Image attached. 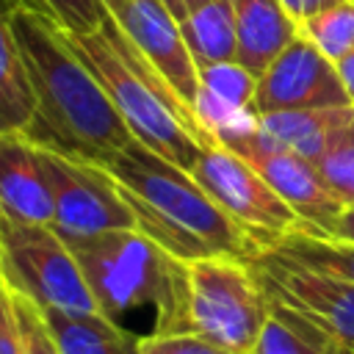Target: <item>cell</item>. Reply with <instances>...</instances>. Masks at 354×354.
Instances as JSON below:
<instances>
[{"mask_svg": "<svg viewBox=\"0 0 354 354\" xmlns=\"http://www.w3.org/2000/svg\"><path fill=\"white\" fill-rule=\"evenodd\" d=\"M44 149V166L53 185L55 216L53 230L77 243L113 230H136V218L105 166Z\"/></svg>", "mask_w": 354, "mask_h": 354, "instance_id": "8", "label": "cell"}, {"mask_svg": "<svg viewBox=\"0 0 354 354\" xmlns=\"http://www.w3.org/2000/svg\"><path fill=\"white\" fill-rule=\"evenodd\" d=\"M199 88L207 91L210 97L235 105V108H252L254 111V88L257 77L243 69L238 61H224L199 69Z\"/></svg>", "mask_w": 354, "mask_h": 354, "instance_id": "22", "label": "cell"}, {"mask_svg": "<svg viewBox=\"0 0 354 354\" xmlns=\"http://www.w3.org/2000/svg\"><path fill=\"white\" fill-rule=\"evenodd\" d=\"M335 66H337V75H340V80H343V86H346V91H348L351 105H354V50H351L346 58H340Z\"/></svg>", "mask_w": 354, "mask_h": 354, "instance_id": "31", "label": "cell"}, {"mask_svg": "<svg viewBox=\"0 0 354 354\" xmlns=\"http://www.w3.org/2000/svg\"><path fill=\"white\" fill-rule=\"evenodd\" d=\"M180 30H183V39L188 44V53L196 69L235 61L238 39H235L232 0H216V3L196 8L180 22Z\"/></svg>", "mask_w": 354, "mask_h": 354, "instance_id": "18", "label": "cell"}, {"mask_svg": "<svg viewBox=\"0 0 354 354\" xmlns=\"http://www.w3.org/2000/svg\"><path fill=\"white\" fill-rule=\"evenodd\" d=\"M124 3H127V0H102V6L108 8V14H113V11H116L119 6H124Z\"/></svg>", "mask_w": 354, "mask_h": 354, "instance_id": "32", "label": "cell"}, {"mask_svg": "<svg viewBox=\"0 0 354 354\" xmlns=\"http://www.w3.org/2000/svg\"><path fill=\"white\" fill-rule=\"evenodd\" d=\"M163 3H166V8L177 17V22H183L188 14H194L196 8L207 6V3H216V0H163Z\"/></svg>", "mask_w": 354, "mask_h": 354, "instance_id": "30", "label": "cell"}, {"mask_svg": "<svg viewBox=\"0 0 354 354\" xmlns=\"http://www.w3.org/2000/svg\"><path fill=\"white\" fill-rule=\"evenodd\" d=\"M8 3H11L14 8H17V6H30V0H8Z\"/></svg>", "mask_w": 354, "mask_h": 354, "instance_id": "33", "label": "cell"}, {"mask_svg": "<svg viewBox=\"0 0 354 354\" xmlns=\"http://www.w3.org/2000/svg\"><path fill=\"white\" fill-rule=\"evenodd\" d=\"M11 293V307H14V321H17V335H19V351L22 354H61L55 335L41 313L39 304H33L30 299Z\"/></svg>", "mask_w": 354, "mask_h": 354, "instance_id": "24", "label": "cell"}, {"mask_svg": "<svg viewBox=\"0 0 354 354\" xmlns=\"http://www.w3.org/2000/svg\"><path fill=\"white\" fill-rule=\"evenodd\" d=\"M268 249L307 266L315 271H326L335 274L340 279L354 282V243L351 241H340L332 235H318L310 232L304 227L277 238L274 243H268Z\"/></svg>", "mask_w": 354, "mask_h": 354, "instance_id": "20", "label": "cell"}, {"mask_svg": "<svg viewBox=\"0 0 354 354\" xmlns=\"http://www.w3.org/2000/svg\"><path fill=\"white\" fill-rule=\"evenodd\" d=\"M77 58L94 72L136 141L191 171L213 141L196 113L158 77L119 22L108 19L88 33H66Z\"/></svg>", "mask_w": 354, "mask_h": 354, "instance_id": "3", "label": "cell"}, {"mask_svg": "<svg viewBox=\"0 0 354 354\" xmlns=\"http://www.w3.org/2000/svg\"><path fill=\"white\" fill-rule=\"evenodd\" d=\"M235 11V61L260 77L299 36V22L279 0H232Z\"/></svg>", "mask_w": 354, "mask_h": 354, "instance_id": "15", "label": "cell"}, {"mask_svg": "<svg viewBox=\"0 0 354 354\" xmlns=\"http://www.w3.org/2000/svg\"><path fill=\"white\" fill-rule=\"evenodd\" d=\"M11 28L33 94V119L25 136L69 158L111 163L133 141V133L72 50L66 30L30 6L11 11Z\"/></svg>", "mask_w": 354, "mask_h": 354, "instance_id": "1", "label": "cell"}, {"mask_svg": "<svg viewBox=\"0 0 354 354\" xmlns=\"http://www.w3.org/2000/svg\"><path fill=\"white\" fill-rule=\"evenodd\" d=\"M61 354H138L141 335L102 313L41 310Z\"/></svg>", "mask_w": 354, "mask_h": 354, "instance_id": "16", "label": "cell"}, {"mask_svg": "<svg viewBox=\"0 0 354 354\" xmlns=\"http://www.w3.org/2000/svg\"><path fill=\"white\" fill-rule=\"evenodd\" d=\"M282 6H285V11L301 25V22H307V19H313L315 14H321V11H326V8H332V6H337V3H343V0H279Z\"/></svg>", "mask_w": 354, "mask_h": 354, "instance_id": "28", "label": "cell"}, {"mask_svg": "<svg viewBox=\"0 0 354 354\" xmlns=\"http://www.w3.org/2000/svg\"><path fill=\"white\" fill-rule=\"evenodd\" d=\"M252 354H351L326 332L271 299L268 321Z\"/></svg>", "mask_w": 354, "mask_h": 354, "instance_id": "19", "label": "cell"}, {"mask_svg": "<svg viewBox=\"0 0 354 354\" xmlns=\"http://www.w3.org/2000/svg\"><path fill=\"white\" fill-rule=\"evenodd\" d=\"M30 8L50 14L66 33H88L108 19L102 0H30Z\"/></svg>", "mask_w": 354, "mask_h": 354, "instance_id": "25", "label": "cell"}, {"mask_svg": "<svg viewBox=\"0 0 354 354\" xmlns=\"http://www.w3.org/2000/svg\"><path fill=\"white\" fill-rule=\"evenodd\" d=\"M329 235L354 243V205H351V207H343V213H340L337 221L332 224V232H329Z\"/></svg>", "mask_w": 354, "mask_h": 354, "instance_id": "29", "label": "cell"}, {"mask_svg": "<svg viewBox=\"0 0 354 354\" xmlns=\"http://www.w3.org/2000/svg\"><path fill=\"white\" fill-rule=\"evenodd\" d=\"M0 354H22L19 351V335L11 307V293L0 279Z\"/></svg>", "mask_w": 354, "mask_h": 354, "instance_id": "27", "label": "cell"}, {"mask_svg": "<svg viewBox=\"0 0 354 354\" xmlns=\"http://www.w3.org/2000/svg\"><path fill=\"white\" fill-rule=\"evenodd\" d=\"M351 105L337 66L304 36H299L260 77L254 88L257 116L277 111H307Z\"/></svg>", "mask_w": 354, "mask_h": 354, "instance_id": "10", "label": "cell"}, {"mask_svg": "<svg viewBox=\"0 0 354 354\" xmlns=\"http://www.w3.org/2000/svg\"><path fill=\"white\" fill-rule=\"evenodd\" d=\"M191 174L227 216H232L260 241L263 249L304 227L285 199L266 183V177L246 158L221 144L205 147L191 166Z\"/></svg>", "mask_w": 354, "mask_h": 354, "instance_id": "7", "label": "cell"}, {"mask_svg": "<svg viewBox=\"0 0 354 354\" xmlns=\"http://www.w3.org/2000/svg\"><path fill=\"white\" fill-rule=\"evenodd\" d=\"M0 213L28 224H53L55 216L44 149L22 130H0Z\"/></svg>", "mask_w": 354, "mask_h": 354, "instance_id": "13", "label": "cell"}, {"mask_svg": "<svg viewBox=\"0 0 354 354\" xmlns=\"http://www.w3.org/2000/svg\"><path fill=\"white\" fill-rule=\"evenodd\" d=\"M354 122V105L307 108V111H277L260 116L254 141L271 149L293 152L310 163L337 141V136Z\"/></svg>", "mask_w": 354, "mask_h": 354, "instance_id": "14", "label": "cell"}, {"mask_svg": "<svg viewBox=\"0 0 354 354\" xmlns=\"http://www.w3.org/2000/svg\"><path fill=\"white\" fill-rule=\"evenodd\" d=\"M249 263L268 299L326 332L346 351H354V282L307 268L268 246Z\"/></svg>", "mask_w": 354, "mask_h": 354, "instance_id": "9", "label": "cell"}, {"mask_svg": "<svg viewBox=\"0 0 354 354\" xmlns=\"http://www.w3.org/2000/svg\"><path fill=\"white\" fill-rule=\"evenodd\" d=\"M254 136L249 141H243L241 147H235L232 152L246 158L266 177V183L301 218L304 230L318 232V235H329L332 224L343 213V205L326 188L318 166L304 160V158H299V155H293V152L263 147V144L254 141Z\"/></svg>", "mask_w": 354, "mask_h": 354, "instance_id": "12", "label": "cell"}, {"mask_svg": "<svg viewBox=\"0 0 354 354\" xmlns=\"http://www.w3.org/2000/svg\"><path fill=\"white\" fill-rule=\"evenodd\" d=\"M102 315L122 324L152 307V332H188V266L138 230H113L69 243Z\"/></svg>", "mask_w": 354, "mask_h": 354, "instance_id": "4", "label": "cell"}, {"mask_svg": "<svg viewBox=\"0 0 354 354\" xmlns=\"http://www.w3.org/2000/svg\"><path fill=\"white\" fill-rule=\"evenodd\" d=\"M299 28L307 41H313L332 64H337L354 50V0H343L326 8Z\"/></svg>", "mask_w": 354, "mask_h": 354, "instance_id": "21", "label": "cell"}, {"mask_svg": "<svg viewBox=\"0 0 354 354\" xmlns=\"http://www.w3.org/2000/svg\"><path fill=\"white\" fill-rule=\"evenodd\" d=\"M14 6L0 0V130H28L33 119V94L11 28Z\"/></svg>", "mask_w": 354, "mask_h": 354, "instance_id": "17", "label": "cell"}, {"mask_svg": "<svg viewBox=\"0 0 354 354\" xmlns=\"http://www.w3.org/2000/svg\"><path fill=\"white\" fill-rule=\"evenodd\" d=\"M0 279L41 310L100 313L72 246L50 224L0 213Z\"/></svg>", "mask_w": 354, "mask_h": 354, "instance_id": "6", "label": "cell"}, {"mask_svg": "<svg viewBox=\"0 0 354 354\" xmlns=\"http://www.w3.org/2000/svg\"><path fill=\"white\" fill-rule=\"evenodd\" d=\"M158 77L194 111L199 69L188 53L177 17L163 0H127L111 14Z\"/></svg>", "mask_w": 354, "mask_h": 354, "instance_id": "11", "label": "cell"}, {"mask_svg": "<svg viewBox=\"0 0 354 354\" xmlns=\"http://www.w3.org/2000/svg\"><path fill=\"white\" fill-rule=\"evenodd\" d=\"M351 354H354V351H351Z\"/></svg>", "mask_w": 354, "mask_h": 354, "instance_id": "34", "label": "cell"}, {"mask_svg": "<svg viewBox=\"0 0 354 354\" xmlns=\"http://www.w3.org/2000/svg\"><path fill=\"white\" fill-rule=\"evenodd\" d=\"M188 266V332L230 354H252L271 299L249 260L199 257Z\"/></svg>", "mask_w": 354, "mask_h": 354, "instance_id": "5", "label": "cell"}, {"mask_svg": "<svg viewBox=\"0 0 354 354\" xmlns=\"http://www.w3.org/2000/svg\"><path fill=\"white\" fill-rule=\"evenodd\" d=\"M138 354H230L196 332H169V335H141Z\"/></svg>", "mask_w": 354, "mask_h": 354, "instance_id": "26", "label": "cell"}, {"mask_svg": "<svg viewBox=\"0 0 354 354\" xmlns=\"http://www.w3.org/2000/svg\"><path fill=\"white\" fill-rule=\"evenodd\" d=\"M105 169L116 180L136 230L177 260H252L260 254V241L227 216L188 169L166 160L141 141L133 138Z\"/></svg>", "mask_w": 354, "mask_h": 354, "instance_id": "2", "label": "cell"}, {"mask_svg": "<svg viewBox=\"0 0 354 354\" xmlns=\"http://www.w3.org/2000/svg\"><path fill=\"white\" fill-rule=\"evenodd\" d=\"M326 188L343 207L354 205V122L337 136V141L315 163Z\"/></svg>", "mask_w": 354, "mask_h": 354, "instance_id": "23", "label": "cell"}]
</instances>
